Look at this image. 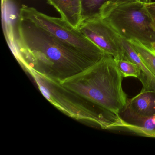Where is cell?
<instances>
[{"label": "cell", "instance_id": "52a82bcc", "mask_svg": "<svg viewBox=\"0 0 155 155\" xmlns=\"http://www.w3.org/2000/svg\"><path fill=\"white\" fill-rule=\"evenodd\" d=\"M155 114V91H145L137 96L128 98L127 104L119 112L120 119L125 118H144Z\"/></svg>", "mask_w": 155, "mask_h": 155}, {"label": "cell", "instance_id": "8fae6325", "mask_svg": "<svg viewBox=\"0 0 155 155\" xmlns=\"http://www.w3.org/2000/svg\"><path fill=\"white\" fill-rule=\"evenodd\" d=\"M81 22L101 18L105 9L117 0H80Z\"/></svg>", "mask_w": 155, "mask_h": 155}, {"label": "cell", "instance_id": "2e32d148", "mask_svg": "<svg viewBox=\"0 0 155 155\" xmlns=\"http://www.w3.org/2000/svg\"><path fill=\"white\" fill-rule=\"evenodd\" d=\"M127 1H129V0H117L116 2H121Z\"/></svg>", "mask_w": 155, "mask_h": 155}, {"label": "cell", "instance_id": "5b68a950", "mask_svg": "<svg viewBox=\"0 0 155 155\" xmlns=\"http://www.w3.org/2000/svg\"><path fill=\"white\" fill-rule=\"evenodd\" d=\"M19 16L28 19L65 44L96 63L105 55L102 50L62 18L51 17L32 7L22 5Z\"/></svg>", "mask_w": 155, "mask_h": 155}, {"label": "cell", "instance_id": "6da1fadb", "mask_svg": "<svg viewBox=\"0 0 155 155\" xmlns=\"http://www.w3.org/2000/svg\"><path fill=\"white\" fill-rule=\"evenodd\" d=\"M7 41L21 67L60 82L95 64L28 19L18 16Z\"/></svg>", "mask_w": 155, "mask_h": 155}, {"label": "cell", "instance_id": "5bb4252c", "mask_svg": "<svg viewBox=\"0 0 155 155\" xmlns=\"http://www.w3.org/2000/svg\"><path fill=\"white\" fill-rule=\"evenodd\" d=\"M144 6L155 26V2L144 3Z\"/></svg>", "mask_w": 155, "mask_h": 155}, {"label": "cell", "instance_id": "4fadbf2b", "mask_svg": "<svg viewBox=\"0 0 155 155\" xmlns=\"http://www.w3.org/2000/svg\"><path fill=\"white\" fill-rule=\"evenodd\" d=\"M116 64L122 77H134L138 78L140 71L136 64L126 59H115Z\"/></svg>", "mask_w": 155, "mask_h": 155}, {"label": "cell", "instance_id": "ac0fdd59", "mask_svg": "<svg viewBox=\"0 0 155 155\" xmlns=\"http://www.w3.org/2000/svg\"></svg>", "mask_w": 155, "mask_h": 155}, {"label": "cell", "instance_id": "e0dca14e", "mask_svg": "<svg viewBox=\"0 0 155 155\" xmlns=\"http://www.w3.org/2000/svg\"><path fill=\"white\" fill-rule=\"evenodd\" d=\"M142 2H144V3H148V0H140Z\"/></svg>", "mask_w": 155, "mask_h": 155}, {"label": "cell", "instance_id": "9a60e30c", "mask_svg": "<svg viewBox=\"0 0 155 155\" xmlns=\"http://www.w3.org/2000/svg\"><path fill=\"white\" fill-rule=\"evenodd\" d=\"M150 48H151V49L155 52V42H152V43H150L149 45H148Z\"/></svg>", "mask_w": 155, "mask_h": 155}, {"label": "cell", "instance_id": "9c48e42d", "mask_svg": "<svg viewBox=\"0 0 155 155\" xmlns=\"http://www.w3.org/2000/svg\"><path fill=\"white\" fill-rule=\"evenodd\" d=\"M59 12L61 18L78 29L81 22L80 0H47Z\"/></svg>", "mask_w": 155, "mask_h": 155}, {"label": "cell", "instance_id": "ba28073f", "mask_svg": "<svg viewBox=\"0 0 155 155\" xmlns=\"http://www.w3.org/2000/svg\"><path fill=\"white\" fill-rule=\"evenodd\" d=\"M122 44L124 50L123 58L126 59L136 64L140 70V76L138 79L142 83L143 86L142 89L155 91V76L151 73L127 40L123 38Z\"/></svg>", "mask_w": 155, "mask_h": 155}, {"label": "cell", "instance_id": "8992f818", "mask_svg": "<svg viewBox=\"0 0 155 155\" xmlns=\"http://www.w3.org/2000/svg\"><path fill=\"white\" fill-rule=\"evenodd\" d=\"M78 29L106 54L115 59L124 58L123 38L102 18L82 21Z\"/></svg>", "mask_w": 155, "mask_h": 155}, {"label": "cell", "instance_id": "7c38bea8", "mask_svg": "<svg viewBox=\"0 0 155 155\" xmlns=\"http://www.w3.org/2000/svg\"><path fill=\"white\" fill-rule=\"evenodd\" d=\"M128 41L139 55L151 73L155 76V52L148 45L138 41Z\"/></svg>", "mask_w": 155, "mask_h": 155}, {"label": "cell", "instance_id": "277c9868", "mask_svg": "<svg viewBox=\"0 0 155 155\" xmlns=\"http://www.w3.org/2000/svg\"><path fill=\"white\" fill-rule=\"evenodd\" d=\"M101 18L126 40L149 45L155 42V26L140 0L115 2L108 6Z\"/></svg>", "mask_w": 155, "mask_h": 155}, {"label": "cell", "instance_id": "30bf717a", "mask_svg": "<svg viewBox=\"0 0 155 155\" xmlns=\"http://www.w3.org/2000/svg\"><path fill=\"white\" fill-rule=\"evenodd\" d=\"M120 120L121 128L142 136L155 137V114L144 118H125Z\"/></svg>", "mask_w": 155, "mask_h": 155}, {"label": "cell", "instance_id": "3957f363", "mask_svg": "<svg viewBox=\"0 0 155 155\" xmlns=\"http://www.w3.org/2000/svg\"><path fill=\"white\" fill-rule=\"evenodd\" d=\"M41 93L58 109L78 120L91 122L102 129L121 128L118 115L97 106L67 89L58 81L30 73Z\"/></svg>", "mask_w": 155, "mask_h": 155}, {"label": "cell", "instance_id": "7a4b0ae2", "mask_svg": "<svg viewBox=\"0 0 155 155\" xmlns=\"http://www.w3.org/2000/svg\"><path fill=\"white\" fill-rule=\"evenodd\" d=\"M123 78L114 58L107 54L94 65L60 83L86 100L118 115L128 99L122 88Z\"/></svg>", "mask_w": 155, "mask_h": 155}]
</instances>
